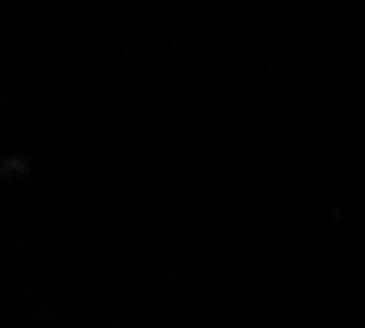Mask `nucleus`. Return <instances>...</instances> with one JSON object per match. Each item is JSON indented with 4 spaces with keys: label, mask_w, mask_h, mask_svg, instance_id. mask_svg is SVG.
<instances>
[]
</instances>
